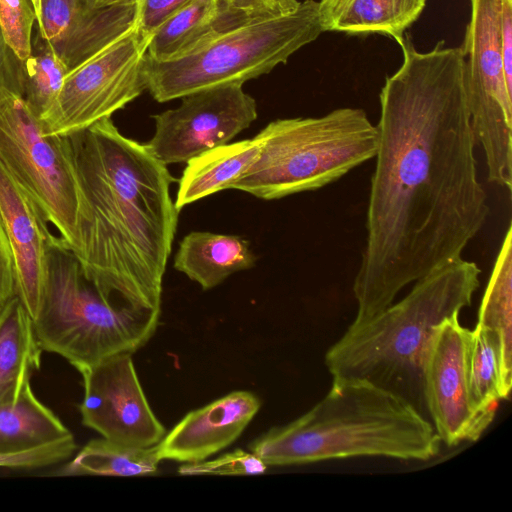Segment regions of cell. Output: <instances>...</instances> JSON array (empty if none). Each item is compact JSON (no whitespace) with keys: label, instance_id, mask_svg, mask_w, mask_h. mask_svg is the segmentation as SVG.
<instances>
[{"label":"cell","instance_id":"cell-27","mask_svg":"<svg viewBox=\"0 0 512 512\" xmlns=\"http://www.w3.org/2000/svg\"><path fill=\"white\" fill-rule=\"evenodd\" d=\"M35 22L37 17L31 0H0V28L20 60L30 54Z\"/></svg>","mask_w":512,"mask_h":512},{"label":"cell","instance_id":"cell-15","mask_svg":"<svg viewBox=\"0 0 512 512\" xmlns=\"http://www.w3.org/2000/svg\"><path fill=\"white\" fill-rule=\"evenodd\" d=\"M261 407L249 391H233L187 413L158 443L162 460L184 463L208 459L230 446Z\"/></svg>","mask_w":512,"mask_h":512},{"label":"cell","instance_id":"cell-4","mask_svg":"<svg viewBox=\"0 0 512 512\" xmlns=\"http://www.w3.org/2000/svg\"><path fill=\"white\" fill-rule=\"evenodd\" d=\"M441 443L432 423L402 398L365 381L333 379L311 409L248 449L267 466H285L359 456L427 461Z\"/></svg>","mask_w":512,"mask_h":512},{"label":"cell","instance_id":"cell-33","mask_svg":"<svg viewBox=\"0 0 512 512\" xmlns=\"http://www.w3.org/2000/svg\"><path fill=\"white\" fill-rule=\"evenodd\" d=\"M500 51L506 83L512 91V0H501Z\"/></svg>","mask_w":512,"mask_h":512},{"label":"cell","instance_id":"cell-31","mask_svg":"<svg viewBox=\"0 0 512 512\" xmlns=\"http://www.w3.org/2000/svg\"><path fill=\"white\" fill-rule=\"evenodd\" d=\"M193 0H137L136 28L146 37Z\"/></svg>","mask_w":512,"mask_h":512},{"label":"cell","instance_id":"cell-17","mask_svg":"<svg viewBox=\"0 0 512 512\" xmlns=\"http://www.w3.org/2000/svg\"><path fill=\"white\" fill-rule=\"evenodd\" d=\"M256 255L240 236L193 231L179 244L174 267L203 290L221 284L233 273L250 269Z\"/></svg>","mask_w":512,"mask_h":512},{"label":"cell","instance_id":"cell-7","mask_svg":"<svg viewBox=\"0 0 512 512\" xmlns=\"http://www.w3.org/2000/svg\"><path fill=\"white\" fill-rule=\"evenodd\" d=\"M323 32L318 1L305 0L291 13L218 32L180 58L159 62L145 55V89L156 101L168 102L207 88L243 85L286 63Z\"/></svg>","mask_w":512,"mask_h":512},{"label":"cell","instance_id":"cell-14","mask_svg":"<svg viewBox=\"0 0 512 512\" xmlns=\"http://www.w3.org/2000/svg\"><path fill=\"white\" fill-rule=\"evenodd\" d=\"M0 214L14 266L15 295L32 320L41 306L50 246L58 237L45 216L0 163Z\"/></svg>","mask_w":512,"mask_h":512},{"label":"cell","instance_id":"cell-36","mask_svg":"<svg viewBox=\"0 0 512 512\" xmlns=\"http://www.w3.org/2000/svg\"><path fill=\"white\" fill-rule=\"evenodd\" d=\"M31 2H32V5H33L34 10H35L36 17L38 18L39 13H40L41 0H31Z\"/></svg>","mask_w":512,"mask_h":512},{"label":"cell","instance_id":"cell-18","mask_svg":"<svg viewBox=\"0 0 512 512\" xmlns=\"http://www.w3.org/2000/svg\"><path fill=\"white\" fill-rule=\"evenodd\" d=\"M33 321L14 295L0 306V405L18 399L41 365Z\"/></svg>","mask_w":512,"mask_h":512},{"label":"cell","instance_id":"cell-6","mask_svg":"<svg viewBox=\"0 0 512 512\" xmlns=\"http://www.w3.org/2000/svg\"><path fill=\"white\" fill-rule=\"evenodd\" d=\"M159 319L97 289L59 237L50 246L44 294L32 320L42 350L80 371L112 356L133 355L153 337Z\"/></svg>","mask_w":512,"mask_h":512},{"label":"cell","instance_id":"cell-20","mask_svg":"<svg viewBox=\"0 0 512 512\" xmlns=\"http://www.w3.org/2000/svg\"><path fill=\"white\" fill-rule=\"evenodd\" d=\"M137 0L88 5L66 37L53 47L69 72L136 27Z\"/></svg>","mask_w":512,"mask_h":512},{"label":"cell","instance_id":"cell-5","mask_svg":"<svg viewBox=\"0 0 512 512\" xmlns=\"http://www.w3.org/2000/svg\"><path fill=\"white\" fill-rule=\"evenodd\" d=\"M257 136L255 162L230 186L273 200L331 184L375 157L377 125L361 108H337L319 117L277 119Z\"/></svg>","mask_w":512,"mask_h":512},{"label":"cell","instance_id":"cell-26","mask_svg":"<svg viewBox=\"0 0 512 512\" xmlns=\"http://www.w3.org/2000/svg\"><path fill=\"white\" fill-rule=\"evenodd\" d=\"M69 70L38 27L32 36L31 51L21 60V97L40 118L58 96Z\"/></svg>","mask_w":512,"mask_h":512},{"label":"cell","instance_id":"cell-2","mask_svg":"<svg viewBox=\"0 0 512 512\" xmlns=\"http://www.w3.org/2000/svg\"><path fill=\"white\" fill-rule=\"evenodd\" d=\"M83 213L76 249L101 292L160 317L162 282L177 228L167 165L121 134L111 117L68 136Z\"/></svg>","mask_w":512,"mask_h":512},{"label":"cell","instance_id":"cell-12","mask_svg":"<svg viewBox=\"0 0 512 512\" xmlns=\"http://www.w3.org/2000/svg\"><path fill=\"white\" fill-rule=\"evenodd\" d=\"M84 395L82 424L122 444L150 447L166 434L151 409L130 354L104 359L79 371Z\"/></svg>","mask_w":512,"mask_h":512},{"label":"cell","instance_id":"cell-34","mask_svg":"<svg viewBox=\"0 0 512 512\" xmlns=\"http://www.w3.org/2000/svg\"><path fill=\"white\" fill-rule=\"evenodd\" d=\"M14 295L15 279L13 258L0 214V306Z\"/></svg>","mask_w":512,"mask_h":512},{"label":"cell","instance_id":"cell-32","mask_svg":"<svg viewBox=\"0 0 512 512\" xmlns=\"http://www.w3.org/2000/svg\"><path fill=\"white\" fill-rule=\"evenodd\" d=\"M21 60L4 39L0 28V89H8L21 96Z\"/></svg>","mask_w":512,"mask_h":512},{"label":"cell","instance_id":"cell-29","mask_svg":"<svg viewBox=\"0 0 512 512\" xmlns=\"http://www.w3.org/2000/svg\"><path fill=\"white\" fill-rule=\"evenodd\" d=\"M267 465L250 451L236 449L212 460L185 463L179 467L180 475H258Z\"/></svg>","mask_w":512,"mask_h":512},{"label":"cell","instance_id":"cell-23","mask_svg":"<svg viewBox=\"0 0 512 512\" xmlns=\"http://www.w3.org/2000/svg\"><path fill=\"white\" fill-rule=\"evenodd\" d=\"M221 32L217 0H193L149 36L146 56L163 62L180 58Z\"/></svg>","mask_w":512,"mask_h":512},{"label":"cell","instance_id":"cell-24","mask_svg":"<svg viewBox=\"0 0 512 512\" xmlns=\"http://www.w3.org/2000/svg\"><path fill=\"white\" fill-rule=\"evenodd\" d=\"M160 461L158 444L137 447L102 437L86 443L57 475L149 476Z\"/></svg>","mask_w":512,"mask_h":512},{"label":"cell","instance_id":"cell-16","mask_svg":"<svg viewBox=\"0 0 512 512\" xmlns=\"http://www.w3.org/2000/svg\"><path fill=\"white\" fill-rule=\"evenodd\" d=\"M426 0H321L319 18L324 32L347 35H387L396 42L419 18Z\"/></svg>","mask_w":512,"mask_h":512},{"label":"cell","instance_id":"cell-8","mask_svg":"<svg viewBox=\"0 0 512 512\" xmlns=\"http://www.w3.org/2000/svg\"><path fill=\"white\" fill-rule=\"evenodd\" d=\"M0 163L73 252L83 198L68 136L46 134L25 100L8 89H0Z\"/></svg>","mask_w":512,"mask_h":512},{"label":"cell","instance_id":"cell-35","mask_svg":"<svg viewBox=\"0 0 512 512\" xmlns=\"http://www.w3.org/2000/svg\"><path fill=\"white\" fill-rule=\"evenodd\" d=\"M124 1L127 0H86L88 5L94 8L110 6Z\"/></svg>","mask_w":512,"mask_h":512},{"label":"cell","instance_id":"cell-1","mask_svg":"<svg viewBox=\"0 0 512 512\" xmlns=\"http://www.w3.org/2000/svg\"><path fill=\"white\" fill-rule=\"evenodd\" d=\"M400 68L379 94V144L371 177L366 242L353 283L363 322L398 293L462 257L490 207L478 179L476 139L460 47L428 52L397 42Z\"/></svg>","mask_w":512,"mask_h":512},{"label":"cell","instance_id":"cell-30","mask_svg":"<svg viewBox=\"0 0 512 512\" xmlns=\"http://www.w3.org/2000/svg\"><path fill=\"white\" fill-rule=\"evenodd\" d=\"M73 434L34 449L0 453V468L36 469L58 464L69 459L76 451Z\"/></svg>","mask_w":512,"mask_h":512},{"label":"cell","instance_id":"cell-9","mask_svg":"<svg viewBox=\"0 0 512 512\" xmlns=\"http://www.w3.org/2000/svg\"><path fill=\"white\" fill-rule=\"evenodd\" d=\"M462 50L465 91L476 143L491 183L512 188V91L500 51L501 0H470Z\"/></svg>","mask_w":512,"mask_h":512},{"label":"cell","instance_id":"cell-3","mask_svg":"<svg viewBox=\"0 0 512 512\" xmlns=\"http://www.w3.org/2000/svg\"><path fill=\"white\" fill-rule=\"evenodd\" d=\"M480 274L475 262L452 260L414 282L397 303L368 320L352 322L326 352L333 379L368 382L402 398L429 420L423 378L435 331L471 305Z\"/></svg>","mask_w":512,"mask_h":512},{"label":"cell","instance_id":"cell-19","mask_svg":"<svg viewBox=\"0 0 512 512\" xmlns=\"http://www.w3.org/2000/svg\"><path fill=\"white\" fill-rule=\"evenodd\" d=\"M262 141L256 135L233 143H227L187 161L179 180L175 208L183 207L229 189L257 159Z\"/></svg>","mask_w":512,"mask_h":512},{"label":"cell","instance_id":"cell-11","mask_svg":"<svg viewBox=\"0 0 512 512\" xmlns=\"http://www.w3.org/2000/svg\"><path fill=\"white\" fill-rule=\"evenodd\" d=\"M181 104L152 116L155 132L145 143L163 164L186 163L229 143L257 118V105L242 85L229 84L183 96Z\"/></svg>","mask_w":512,"mask_h":512},{"label":"cell","instance_id":"cell-22","mask_svg":"<svg viewBox=\"0 0 512 512\" xmlns=\"http://www.w3.org/2000/svg\"><path fill=\"white\" fill-rule=\"evenodd\" d=\"M478 324L498 337L505 391L512 387V227L509 224L478 313Z\"/></svg>","mask_w":512,"mask_h":512},{"label":"cell","instance_id":"cell-25","mask_svg":"<svg viewBox=\"0 0 512 512\" xmlns=\"http://www.w3.org/2000/svg\"><path fill=\"white\" fill-rule=\"evenodd\" d=\"M468 384L475 409L492 422L499 401L507 399L509 395L503 385L498 337L491 329L478 323L471 330Z\"/></svg>","mask_w":512,"mask_h":512},{"label":"cell","instance_id":"cell-10","mask_svg":"<svg viewBox=\"0 0 512 512\" xmlns=\"http://www.w3.org/2000/svg\"><path fill=\"white\" fill-rule=\"evenodd\" d=\"M149 38L136 27L71 70L51 107L40 117L44 132L69 136L111 117L144 90Z\"/></svg>","mask_w":512,"mask_h":512},{"label":"cell","instance_id":"cell-21","mask_svg":"<svg viewBox=\"0 0 512 512\" xmlns=\"http://www.w3.org/2000/svg\"><path fill=\"white\" fill-rule=\"evenodd\" d=\"M71 434L62 421L37 399L30 383L16 401L0 405V453L34 449Z\"/></svg>","mask_w":512,"mask_h":512},{"label":"cell","instance_id":"cell-28","mask_svg":"<svg viewBox=\"0 0 512 512\" xmlns=\"http://www.w3.org/2000/svg\"><path fill=\"white\" fill-rule=\"evenodd\" d=\"M221 31L237 25L285 15L300 5L298 0H217Z\"/></svg>","mask_w":512,"mask_h":512},{"label":"cell","instance_id":"cell-13","mask_svg":"<svg viewBox=\"0 0 512 512\" xmlns=\"http://www.w3.org/2000/svg\"><path fill=\"white\" fill-rule=\"evenodd\" d=\"M471 330L459 316L441 322L434 334L424 368V397L428 418L441 442L448 446L476 441L490 421L475 409L468 384Z\"/></svg>","mask_w":512,"mask_h":512}]
</instances>
